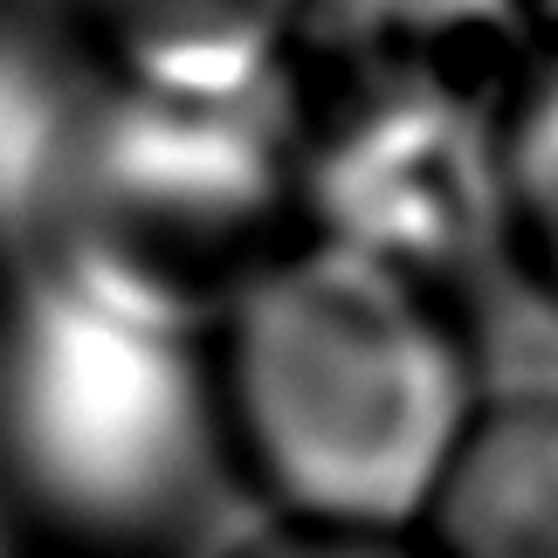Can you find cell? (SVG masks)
<instances>
[{
  "label": "cell",
  "instance_id": "cell-5",
  "mask_svg": "<svg viewBox=\"0 0 558 558\" xmlns=\"http://www.w3.org/2000/svg\"><path fill=\"white\" fill-rule=\"evenodd\" d=\"M427 558H558V407H497L427 504Z\"/></svg>",
  "mask_w": 558,
  "mask_h": 558
},
{
  "label": "cell",
  "instance_id": "cell-2",
  "mask_svg": "<svg viewBox=\"0 0 558 558\" xmlns=\"http://www.w3.org/2000/svg\"><path fill=\"white\" fill-rule=\"evenodd\" d=\"M304 228L283 90L242 104L111 90L49 180L62 296L159 338L221 331L304 248Z\"/></svg>",
  "mask_w": 558,
  "mask_h": 558
},
{
  "label": "cell",
  "instance_id": "cell-4",
  "mask_svg": "<svg viewBox=\"0 0 558 558\" xmlns=\"http://www.w3.org/2000/svg\"><path fill=\"white\" fill-rule=\"evenodd\" d=\"M111 90L242 104L276 90L296 0H62Z\"/></svg>",
  "mask_w": 558,
  "mask_h": 558
},
{
  "label": "cell",
  "instance_id": "cell-6",
  "mask_svg": "<svg viewBox=\"0 0 558 558\" xmlns=\"http://www.w3.org/2000/svg\"><path fill=\"white\" fill-rule=\"evenodd\" d=\"M510 234L558 290V41L524 62L510 97Z\"/></svg>",
  "mask_w": 558,
  "mask_h": 558
},
{
  "label": "cell",
  "instance_id": "cell-7",
  "mask_svg": "<svg viewBox=\"0 0 558 558\" xmlns=\"http://www.w3.org/2000/svg\"><path fill=\"white\" fill-rule=\"evenodd\" d=\"M234 558H427L407 538H366V531H311V524H290L276 538L234 551Z\"/></svg>",
  "mask_w": 558,
  "mask_h": 558
},
{
  "label": "cell",
  "instance_id": "cell-1",
  "mask_svg": "<svg viewBox=\"0 0 558 558\" xmlns=\"http://www.w3.org/2000/svg\"><path fill=\"white\" fill-rule=\"evenodd\" d=\"M214 407L290 524L366 538L427 518L483 421L435 290L317 234L221 325Z\"/></svg>",
  "mask_w": 558,
  "mask_h": 558
},
{
  "label": "cell",
  "instance_id": "cell-3",
  "mask_svg": "<svg viewBox=\"0 0 558 558\" xmlns=\"http://www.w3.org/2000/svg\"><path fill=\"white\" fill-rule=\"evenodd\" d=\"M518 70L448 35H373L290 97L317 242L421 276L476 269L510 234Z\"/></svg>",
  "mask_w": 558,
  "mask_h": 558
}]
</instances>
